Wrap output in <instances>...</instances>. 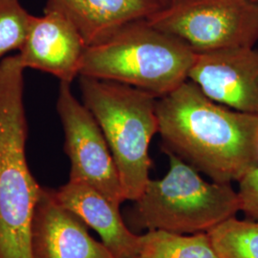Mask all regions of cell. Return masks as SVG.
Instances as JSON below:
<instances>
[{
    "label": "cell",
    "mask_w": 258,
    "mask_h": 258,
    "mask_svg": "<svg viewBox=\"0 0 258 258\" xmlns=\"http://www.w3.org/2000/svg\"><path fill=\"white\" fill-rule=\"evenodd\" d=\"M165 151L213 182H239L258 166V115L214 102L190 80L157 100Z\"/></svg>",
    "instance_id": "6da1fadb"
},
{
    "label": "cell",
    "mask_w": 258,
    "mask_h": 258,
    "mask_svg": "<svg viewBox=\"0 0 258 258\" xmlns=\"http://www.w3.org/2000/svg\"><path fill=\"white\" fill-rule=\"evenodd\" d=\"M196 53L141 19L86 47L80 76L122 83L160 99L188 80Z\"/></svg>",
    "instance_id": "7a4b0ae2"
},
{
    "label": "cell",
    "mask_w": 258,
    "mask_h": 258,
    "mask_svg": "<svg viewBox=\"0 0 258 258\" xmlns=\"http://www.w3.org/2000/svg\"><path fill=\"white\" fill-rule=\"evenodd\" d=\"M83 104L100 124L117 166L125 200L136 201L149 178V146L159 131L157 99L136 87L80 77Z\"/></svg>",
    "instance_id": "3957f363"
},
{
    "label": "cell",
    "mask_w": 258,
    "mask_h": 258,
    "mask_svg": "<svg viewBox=\"0 0 258 258\" xmlns=\"http://www.w3.org/2000/svg\"><path fill=\"white\" fill-rule=\"evenodd\" d=\"M165 152L169 164L166 175L150 179L135 201L141 227L178 234L209 232L241 212L238 192L231 184L207 182L192 166Z\"/></svg>",
    "instance_id": "277c9868"
},
{
    "label": "cell",
    "mask_w": 258,
    "mask_h": 258,
    "mask_svg": "<svg viewBox=\"0 0 258 258\" xmlns=\"http://www.w3.org/2000/svg\"><path fill=\"white\" fill-rule=\"evenodd\" d=\"M147 19L196 54L258 41V0H166Z\"/></svg>",
    "instance_id": "5b68a950"
},
{
    "label": "cell",
    "mask_w": 258,
    "mask_h": 258,
    "mask_svg": "<svg viewBox=\"0 0 258 258\" xmlns=\"http://www.w3.org/2000/svg\"><path fill=\"white\" fill-rule=\"evenodd\" d=\"M27 125L0 118V258H32L31 227L41 186L28 166Z\"/></svg>",
    "instance_id": "8992f818"
},
{
    "label": "cell",
    "mask_w": 258,
    "mask_h": 258,
    "mask_svg": "<svg viewBox=\"0 0 258 258\" xmlns=\"http://www.w3.org/2000/svg\"><path fill=\"white\" fill-rule=\"evenodd\" d=\"M56 110L71 164L69 180L89 184L120 206L126 200L107 141L92 113L75 98L71 83L60 82Z\"/></svg>",
    "instance_id": "52a82bcc"
},
{
    "label": "cell",
    "mask_w": 258,
    "mask_h": 258,
    "mask_svg": "<svg viewBox=\"0 0 258 258\" xmlns=\"http://www.w3.org/2000/svg\"><path fill=\"white\" fill-rule=\"evenodd\" d=\"M188 80L214 102L258 115V48L232 47L197 54Z\"/></svg>",
    "instance_id": "ba28073f"
},
{
    "label": "cell",
    "mask_w": 258,
    "mask_h": 258,
    "mask_svg": "<svg viewBox=\"0 0 258 258\" xmlns=\"http://www.w3.org/2000/svg\"><path fill=\"white\" fill-rule=\"evenodd\" d=\"M32 258H115L88 227L41 186L31 227Z\"/></svg>",
    "instance_id": "9c48e42d"
},
{
    "label": "cell",
    "mask_w": 258,
    "mask_h": 258,
    "mask_svg": "<svg viewBox=\"0 0 258 258\" xmlns=\"http://www.w3.org/2000/svg\"><path fill=\"white\" fill-rule=\"evenodd\" d=\"M86 44L71 21L54 10L32 16L27 37L19 49L22 66L53 75L72 83L80 76Z\"/></svg>",
    "instance_id": "30bf717a"
},
{
    "label": "cell",
    "mask_w": 258,
    "mask_h": 258,
    "mask_svg": "<svg viewBox=\"0 0 258 258\" xmlns=\"http://www.w3.org/2000/svg\"><path fill=\"white\" fill-rule=\"evenodd\" d=\"M56 199L96 231L115 258H135L140 235L130 231L113 203L89 184L69 180L55 189Z\"/></svg>",
    "instance_id": "8fae6325"
},
{
    "label": "cell",
    "mask_w": 258,
    "mask_h": 258,
    "mask_svg": "<svg viewBox=\"0 0 258 258\" xmlns=\"http://www.w3.org/2000/svg\"><path fill=\"white\" fill-rule=\"evenodd\" d=\"M163 4L161 0H46L45 9L69 19L87 47L130 22L148 19Z\"/></svg>",
    "instance_id": "7c38bea8"
},
{
    "label": "cell",
    "mask_w": 258,
    "mask_h": 258,
    "mask_svg": "<svg viewBox=\"0 0 258 258\" xmlns=\"http://www.w3.org/2000/svg\"><path fill=\"white\" fill-rule=\"evenodd\" d=\"M135 258H220L208 232L178 234L151 230L140 235Z\"/></svg>",
    "instance_id": "4fadbf2b"
},
{
    "label": "cell",
    "mask_w": 258,
    "mask_h": 258,
    "mask_svg": "<svg viewBox=\"0 0 258 258\" xmlns=\"http://www.w3.org/2000/svg\"><path fill=\"white\" fill-rule=\"evenodd\" d=\"M208 234L220 258H258V220L232 217Z\"/></svg>",
    "instance_id": "5bb4252c"
},
{
    "label": "cell",
    "mask_w": 258,
    "mask_h": 258,
    "mask_svg": "<svg viewBox=\"0 0 258 258\" xmlns=\"http://www.w3.org/2000/svg\"><path fill=\"white\" fill-rule=\"evenodd\" d=\"M31 19L19 0H0V59L23 45Z\"/></svg>",
    "instance_id": "9a60e30c"
},
{
    "label": "cell",
    "mask_w": 258,
    "mask_h": 258,
    "mask_svg": "<svg viewBox=\"0 0 258 258\" xmlns=\"http://www.w3.org/2000/svg\"><path fill=\"white\" fill-rule=\"evenodd\" d=\"M237 190L240 210L249 219L258 220V166L250 170L239 182Z\"/></svg>",
    "instance_id": "2e32d148"
},
{
    "label": "cell",
    "mask_w": 258,
    "mask_h": 258,
    "mask_svg": "<svg viewBox=\"0 0 258 258\" xmlns=\"http://www.w3.org/2000/svg\"><path fill=\"white\" fill-rule=\"evenodd\" d=\"M161 1H162L163 3H165V2H166V0H161Z\"/></svg>",
    "instance_id": "e0dca14e"
}]
</instances>
